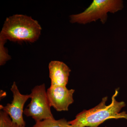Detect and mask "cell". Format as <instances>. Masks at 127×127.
Returning <instances> with one entry per match:
<instances>
[{"mask_svg":"<svg viewBox=\"0 0 127 127\" xmlns=\"http://www.w3.org/2000/svg\"><path fill=\"white\" fill-rule=\"evenodd\" d=\"M41 30L38 21L31 17L16 14L6 18L0 33V40L33 43L39 39Z\"/></svg>","mask_w":127,"mask_h":127,"instance_id":"obj_1","label":"cell"},{"mask_svg":"<svg viewBox=\"0 0 127 127\" xmlns=\"http://www.w3.org/2000/svg\"><path fill=\"white\" fill-rule=\"evenodd\" d=\"M118 93H116L112 97V102L109 105H106L107 97L102 98L97 106L89 110H84L78 114L74 120L68 122L74 127H98L104 121L110 119L125 118L127 114L125 112L120 113L121 109L125 107V102H118L116 97Z\"/></svg>","mask_w":127,"mask_h":127,"instance_id":"obj_2","label":"cell"},{"mask_svg":"<svg viewBox=\"0 0 127 127\" xmlns=\"http://www.w3.org/2000/svg\"><path fill=\"white\" fill-rule=\"evenodd\" d=\"M123 7V1L120 0H94L83 12L70 16V22L85 25L100 20L104 24L108 12L114 14Z\"/></svg>","mask_w":127,"mask_h":127,"instance_id":"obj_3","label":"cell"},{"mask_svg":"<svg viewBox=\"0 0 127 127\" xmlns=\"http://www.w3.org/2000/svg\"><path fill=\"white\" fill-rule=\"evenodd\" d=\"M31 101L23 114L32 117L35 122L47 119H55L50 105L45 84L36 86L32 90Z\"/></svg>","mask_w":127,"mask_h":127,"instance_id":"obj_4","label":"cell"},{"mask_svg":"<svg viewBox=\"0 0 127 127\" xmlns=\"http://www.w3.org/2000/svg\"><path fill=\"white\" fill-rule=\"evenodd\" d=\"M10 90L13 94L11 103H7L5 106L0 105V109L9 115L13 123L18 125L26 126L23 116V108L26 102L31 97V95L21 94L15 82H13Z\"/></svg>","mask_w":127,"mask_h":127,"instance_id":"obj_5","label":"cell"},{"mask_svg":"<svg viewBox=\"0 0 127 127\" xmlns=\"http://www.w3.org/2000/svg\"><path fill=\"white\" fill-rule=\"evenodd\" d=\"M75 90H69L66 86H51L46 91L50 105L57 111H67L68 107L74 101Z\"/></svg>","mask_w":127,"mask_h":127,"instance_id":"obj_6","label":"cell"},{"mask_svg":"<svg viewBox=\"0 0 127 127\" xmlns=\"http://www.w3.org/2000/svg\"><path fill=\"white\" fill-rule=\"evenodd\" d=\"M51 86H66L71 70L65 64L59 61H52L48 66Z\"/></svg>","mask_w":127,"mask_h":127,"instance_id":"obj_7","label":"cell"},{"mask_svg":"<svg viewBox=\"0 0 127 127\" xmlns=\"http://www.w3.org/2000/svg\"><path fill=\"white\" fill-rule=\"evenodd\" d=\"M32 127H74L69 124L65 119L56 120L47 119L36 122Z\"/></svg>","mask_w":127,"mask_h":127,"instance_id":"obj_8","label":"cell"},{"mask_svg":"<svg viewBox=\"0 0 127 127\" xmlns=\"http://www.w3.org/2000/svg\"><path fill=\"white\" fill-rule=\"evenodd\" d=\"M0 127H26V126L18 125L12 122L11 118L4 111L0 112Z\"/></svg>","mask_w":127,"mask_h":127,"instance_id":"obj_9","label":"cell"},{"mask_svg":"<svg viewBox=\"0 0 127 127\" xmlns=\"http://www.w3.org/2000/svg\"><path fill=\"white\" fill-rule=\"evenodd\" d=\"M6 42L0 40V65H4L6 62L11 59L10 56L8 54L6 48L4 47V44Z\"/></svg>","mask_w":127,"mask_h":127,"instance_id":"obj_10","label":"cell"}]
</instances>
